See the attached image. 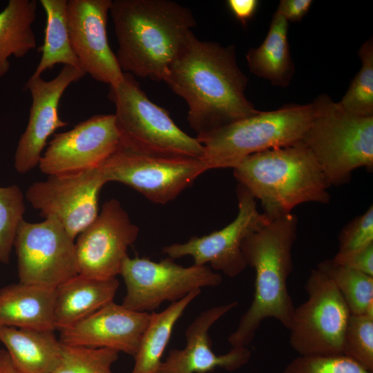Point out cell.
<instances>
[{"label": "cell", "mask_w": 373, "mask_h": 373, "mask_svg": "<svg viewBox=\"0 0 373 373\" xmlns=\"http://www.w3.org/2000/svg\"><path fill=\"white\" fill-rule=\"evenodd\" d=\"M248 81L234 46L201 41L193 33L164 82L186 101L189 126L200 135L260 111L246 97Z\"/></svg>", "instance_id": "obj_1"}, {"label": "cell", "mask_w": 373, "mask_h": 373, "mask_svg": "<svg viewBox=\"0 0 373 373\" xmlns=\"http://www.w3.org/2000/svg\"><path fill=\"white\" fill-rule=\"evenodd\" d=\"M109 12L123 73L164 82L193 33L191 10L169 0H112Z\"/></svg>", "instance_id": "obj_2"}, {"label": "cell", "mask_w": 373, "mask_h": 373, "mask_svg": "<svg viewBox=\"0 0 373 373\" xmlns=\"http://www.w3.org/2000/svg\"><path fill=\"white\" fill-rule=\"evenodd\" d=\"M297 229L298 218L291 213L270 220L243 240L241 249L247 265L255 271L254 293L250 306L228 337L231 347H247L269 318L289 329L295 307L287 280L293 270L291 251Z\"/></svg>", "instance_id": "obj_3"}, {"label": "cell", "mask_w": 373, "mask_h": 373, "mask_svg": "<svg viewBox=\"0 0 373 373\" xmlns=\"http://www.w3.org/2000/svg\"><path fill=\"white\" fill-rule=\"evenodd\" d=\"M233 169L238 184L260 201L271 220L300 204L330 200V186L321 167L302 142L253 154Z\"/></svg>", "instance_id": "obj_4"}, {"label": "cell", "mask_w": 373, "mask_h": 373, "mask_svg": "<svg viewBox=\"0 0 373 373\" xmlns=\"http://www.w3.org/2000/svg\"><path fill=\"white\" fill-rule=\"evenodd\" d=\"M314 114L312 103L288 104L251 117L195 138L202 146L207 170L235 168L244 159L266 150L302 141Z\"/></svg>", "instance_id": "obj_5"}, {"label": "cell", "mask_w": 373, "mask_h": 373, "mask_svg": "<svg viewBox=\"0 0 373 373\" xmlns=\"http://www.w3.org/2000/svg\"><path fill=\"white\" fill-rule=\"evenodd\" d=\"M314 114L302 142L318 161L329 186L347 183L354 170L373 169V117L345 111L329 96L312 102Z\"/></svg>", "instance_id": "obj_6"}, {"label": "cell", "mask_w": 373, "mask_h": 373, "mask_svg": "<svg viewBox=\"0 0 373 373\" xmlns=\"http://www.w3.org/2000/svg\"><path fill=\"white\" fill-rule=\"evenodd\" d=\"M108 97L115 106L121 144L152 154L202 158L203 147L196 138L151 102L132 74L124 73L119 84L109 86Z\"/></svg>", "instance_id": "obj_7"}, {"label": "cell", "mask_w": 373, "mask_h": 373, "mask_svg": "<svg viewBox=\"0 0 373 373\" xmlns=\"http://www.w3.org/2000/svg\"><path fill=\"white\" fill-rule=\"evenodd\" d=\"M306 300L295 307L289 328V343L299 356L343 354L351 313L332 280L319 269L307 279Z\"/></svg>", "instance_id": "obj_8"}, {"label": "cell", "mask_w": 373, "mask_h": 373, "mask_svg": "<svg viewBox=\"0 0 373 373\" xmlns=\"http://www.w3.org/2000/svg\"><path fill=\"white\" fill-rule=\"evenodd\" d=\"M101 169L107 182L126 184L161 204L174 200L207 171L199 158L152 154L120 143Z\"/></svg>", "instance_id": "obj_9"}, {"label": "cell", "mask_w": 373, "mask_h": 373, "mask_svg": "<svg viewBox=\"0 0 373 373\" xmlns=\"http://www.w3.org/2000/svg\"><path fill=\"white\" fill-rule=\"evenodd\" d=\"M119 275L126 289L122 305L140 312L153 311L164 301L172 303L194 290L215 287L222 282L221 275L208 265L184 267L169 257L155 262L128 256Z\"/></svg>", "instance_id": "obj_10"}, {"label": "cell", "mask_w": 373, "mask_h": 373, "mask_svg": "<svg viewBox=\"0 0 373 373\" xmlns=\"http://www.w3.org/2000/svg\"><path fill=\"white\" fill-rule=\"evenodd\" d=\"M14 247L21 283L55 289L79 274L75 240L54 217L37 223L23 220Z\"/></svg>", "instance_id": "obj_11"}, {"label": "cell", "mask_w": 373, "mask_h": 373, "mask_svg": "<svg viewBox=\"0 0 373 373\" xmlns=\"http://www.w3.org/2000/svg\"><path fill=\"white\" fill-rule=\"evenodd\" d=\"M106 183L101 166L49 175L32 183L26 198L43 218H55L75 240L98 216L99 195Z\"/></svg>", "instance_id": "obj_12"}, {"label": "cell", "mask_w": 373, "mask_h": 373, "mask_svg": "<svg viewBox=\"0 0 373 373\" xmlns=\"http://www.w3.org/2000/svg\"><path fill=\"white\" fill-rule=\"evenodd\" d=\"M236 193L238 213L233 222L208 235L165 246L162 253L172 259L190 256L194 265L209 263L212 269L229 277L242 273L247 266L241 249L243 240L271 220L258 211L256 198L245 186L238 184Z\"/></svg>", "instance_id": "obj_13"}, {"label": "cell", "mask_w": 373, "mask_h": 373, "mask_svg": "<svg viewBox=\"0 0 373 373\" xmlns=\"http://www.w3.org/2000/svg\"><path fill=\"white\" fill-rule=\"evenodd\" d=\"M138 234V227L120 202L106 201L97 218L77 237L79 274L100 279L116 278L128 256V247Z\"/></svg>", "instance_id": "obj_14"}, {"label": "cell", "mask_w": 373, "mask_h": 373, "mask_svg": "<svg viewBox=\"0 0 373 373\" xmlns=\"http://www.w3.org/2000/svg\"><path fill=\"white\" fill-rule=\"evenodd\" d=\"M119 142L114 114L95 115L55 135L38 166L48 176L97 169L112 155Z\"/></svg>", "instance_id": "obj_15"}, {"label": "cell", "mask_w": 373, "mask_h": 373, "mask_svg": "<svg viewBox=\"0 0 373 373\" xmlns=\"http://www.w3.org/2000/svg\"><path fill=\"white\" fill-rule=\"evenodd\" d=\"M86 75L82 69L64 66L57 76L44 80L32 75L25 84L32 97L29 117L21 135L14 156V166L26 173L39 165L48 137L67 125L59 115V104L66 89Z\"/></svg>", "instance_id": "obj_16"}, {"label": "cell", "mask_w": 373, "mask_h": 373, "mask_svg": "<svg viewBox=\"0 0 373 373\" xmlns=\"http://www.w3.org/2000/svg\"><path fill=\"white\" fill-rule=\"evenodd\" d=\"M112 0H69L67 21L73 49L82 69L96 81L115 86L124 78L107 37Z\"/></svg>", "instance_id": "obj_17"}, {"label": "cell", "mask_w": 373, "mask_h": 373, "mask_svg": "<svg viewBox=\"0 0 373 373\" xmlns=\"http://www.w3.org/2000/svg\"><path fill=\"white\" fill-rule=\"evenodd\" d=\"M238 305L232 301L201 312L186 329L185 347L169 352L160 372L209 373L218 367L235 371L246 365L251 356L248 347H231L227 353L218 355L212 350L209 334L211 326Z\"/></svg>", "instance_id": "obj_18"}, {"label": "cell", "mask_w": 373, "mask_h": 373, "mask_svg": "<svg viewBox=\"0 0 373 373\" xmlns=\"http://www.w3.org/2000/svg\"><path fill=\"white\" fill-rule=\"evenodd\" d=\"M151 314L114 301L76 324L60 330L62 344L109 348L135 356Z\"/></svg>", "instance_id": "obj_19"}, {"label": "cell", "mask_w": 373, "mask_h": 373, "mask_svg": "<svg viewBox=\"0 0 373 373\" xmlns=\"http://www.w3.org/2000/svg\"><path fill=\"white\" fill-rule=\"evenodd\" d=\"M119 283L77 274L55 289V329L68 328L113 302Z\"/></svg>", "instance_id": "obj_20"}, {"label": "cell", "mask_w": 373, "mask_h": 373, "mask_svg": "<svg viewBox=\"0 0 373 373\" xmlns=\"http://www.w3.org/2000/svg\"><path fill=\"white\" fill-rule=\"evenodd\" d=\"M55 289L15 283L0 289V325L55 331Z\"/></svg>", "instance_id": "obj_21"}, {"label": "cell", "mask_w": 373, "mask_h": 373, "mask_svg": "<svg viewBox=\"0 0 373 373\" xmlns=\"http://www.w3.org/2000/svg\"><path fill=\"white\" fill-rule=\"evenodd\" d=\"M0 342L23 373H52L60 360L61 343L52 330L0 325Z\"/></svg>", "instance_id": "obj_22"}, {"label": "cell", "mask_w": 373, "mask_h": 373, "mask_svg": "<svg viewBox=\"0 0 373 373\" xmlns=\"http://www.w3.org/2000/svg\"><path fill=\"white\" fill-rule=\"evenodd\" d=\"M246 59L250 71L278 87H287L294 74L288 41V21L276 10L267 35L257 48L249 50Z\"/></svg>", "instance_id": "obj_23"}, {"label": "cell", "mask_w": 373, "mask_h": 373, "mask_svg": "<svg viewBox=\"0 0 373 373\" xmlns=\"http://www.w3.org/2000/svg\"><path fill=\"white\" fill-rule=\"evenodd\" d=\"M37 7L36 0H9L0 12V79L9 71L12 56L21 58L36 48Z\"/></svg>", "instance_id": "obj_24"}, {"label": "cell", "mask_w": 373, "mask_h": 373, "mask_svg": "<svg viewBox=\"0 0 373 373\" xmlns=\"http://www.w3.org/2000/svg\"><path fill=\"white\" fill-rule=\"evenodd\" d=\"M201 289L189 293L181 300L171 303L160 312H152L134 356L131 373H161L162 358L169 342L173 327L188 305L200 294Z\"/></svg>", "instance_id": "obj_25"}, {"label": "cell", "mask_w": 373, "mask_h": 373, "mask_svg": "<svg viewBox=\"0 0 373 373\" xmlns=\"http://www.w3.org/2000/svg\"><path fill=\"white\" fill-rule=\"evenodd\" d=\"M46 16L44 39L39 48L41 59L32 75L42 73L57 64L82 69L70 42L68 21L67 0H40Z\"/></svg>", "instance_id": "obj_26"}, {"label": "cell", "mask_w": 373, "mask_h": 373, "mask_svg": "<svg viewBox=\"0 0 373 373\" xmlns=\"http://www.w3.org/2000/svg\"><path fill=\"white\" fill-rule=\"evenodd\" d=\"M317 269L334 283L352 315L373 316V276L325 259Z\"/></svg>", "instance_id": "obj_27"}, {"label": "cell", "mask_w": 373, "mask_h": 373, "mask_svg": "<svg viewBox=\"0 0 373 373\" xmlns=\"http://www.w3.org/2000/svg\"><path fill=\"white\" fill-rule=\"evenodd\" d=\"M360 70L338 102L347 113L359 117H373V41L371 37L359 48Z\"/></svg>", "instance_id": "obj_28"}, {"label": "cell", "mask_w": 373, "mask_h": 373, "mask_svg": "<svg viewBox=\"0 0 373 373\" xmlns=\"http://www.w3.org/2000/svg\"><path fill=\"white\" fill-rule=\"evenodd\" d=\"M119 352L109 348L61 343L59 362L52 373H113Z\"/></svg>", "instance_id": "obj_29"}, {"label": "cell", "mask_w": 373, "mask_h": 373, "mask_svg": "<svg viewBox=\"0 0 373 373\" xmlns=\"http://www.w3.org/2000/svg\"><path fill=\"white\" fill-rule=\"evenodd\" d=\"M24 195L12 184L0 186V262L8 264L17 229L24 220Z\"/></svg>", "instance_id": "obj_30"}, {"label": "cell", "mask_w": 373, "mask_h": 373, "mask_svg": "<svg viewBox=\"0 0 373 373\" xmlns=\"http://www.w3.org/2000/svg\"><path fill=\"white\" fill-rule=\"evenodd\" d=\"M343 354L373 372V316L350 315L343 338Z\"/></svg>", "instance_id": "obj_31"}, {"label": "cell", "mask_w": 373, "mask_h": 373, "mask_svg": "<svg viewBox=\"0 0 373 373\" xmlns=\"http://www.w3.org/2000/svg\"><path fill=\"white\" fill-rule=\"evenodd\" d=\"M283 373H373L343 354L299 356L290 361Z\"/></svg>", "instance_id": "obj_32"}, {"label": "cell", "mask_w": 373, "mask_h": 373, "mask_svg": "<svg viewBox=\"0 0 373 373\" xmlns=\"http://www.w3.org/2000/svg\"><path fill=\"white\" fill-rule=\"evenodd\" d=\"M373 243V207L343 227L338 236L337 253L351 252Z\"/></svg>", "instance_id": "obj_33"}, {"label": "cell", "mask_w": 373, "mask_h": 373, "mask_svg": "<svg viewBox=\"0 0 373 373\" xmlns=\"http://www.w3.org/2000/svg\"><path fill=\"white\" fill-rule=\"evenodd\" d=\"M332 260L337 265L373 276V243L351 252L337 253Z\"/></svg>", "instance_id": "obj_34"}, {"label": "cell", "mask_w": 373, "mask_h": 373, "mask_svg": "<svg viewBox=\"0 0 373 373\" xmlns=\"http://www.w3.org/2000/svg\"><path fill=\"white\" fill-rule=\"evenodd\" d=\"M312 0H282L276 10L287 21H300L309 12Z\"/></svg>", "instance_id": "obj_35"}, {"label": "cell", "mask_w": 373, "mask_h": 373, "mask_svg": "<svg viewBox=\"0 0 373 373\" xmlns=\"http://www.w3.org/2000/svg\"><path fill=\"white\" fill-rule=\"evenodd\" d=\"M227 6L235 17L246 26L256 13L259 1L257 0H228Z\"/></svg>", "instance_id": "obj_36"}, {"label": "cell", "mask_w": 373, "mask_h": 373, "mask_svg": "<svg viewBox=\"0 0 373 373\" xmlns=\"http://www.w3.org/2000/svg\"><path fill=\"white\" fill-rule=\"evenodd\" d=\"M0 373H23L12 362L6 350H0Z\"/></svg>", "instance_id": "obj_37"}]
</instances>
